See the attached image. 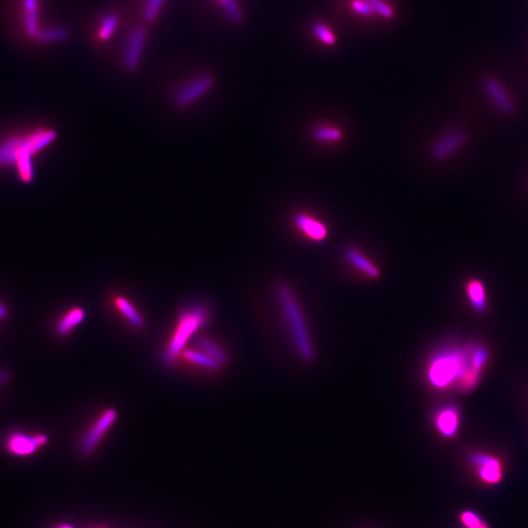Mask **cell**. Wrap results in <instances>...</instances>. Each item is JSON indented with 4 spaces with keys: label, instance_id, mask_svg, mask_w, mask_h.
Instances as JSON below:
<instances>
[{
    "label": "cell",
    "instance_id": "obj_16",
    "mask_svg": "<svg viewBox=\"0 0 528 528\" xmlns=\"http://www.w3.org/2000/svg\"><path fill=\"white\" fill-rule=\"evenodd\" d=\"M466 292L471 305L479 312H484L487 307L486 291L481 280L471 279L467 283Z\"/></svg>",
    "mask_w": 528,
    "mask_h": 528
},
{
    "label": "cell",
    "instance_id": "obj_14",
    "mask_svg": "<svg viewBox=\"0 0 528 528\" xmlns=\"http://www.w3.org/2000/svg\"><path fill=\"white\" fill-rule=\"evenodd\" d=\"M57 139V132L53 129H38L23 139L22 147L34 156L42 151Z\"/></svg>",
    "mask_w": 528,
    "mask_h": 528
},
{
    "label": "cell",
    "instance_id": "obj_30",
    "mask_svg": "<svg viewBox=\"0 0 528 528\" xmlns=\"http://www.w3.org/2000/svg\"><path fill=\"white\" fill-rule=\"evenodd\" d=\"M11 375L7 371H0V387L4 386L6 382H9Z\"/></svg>",
    "mask_w": 528,
    "mask_h": 528
},
{
    "label": "cell",
    "instance_id": "obj_27",
    "mask_svg": "<svg viewBox=\"0 0 528 528\" xmlns=\"http://www.w3.org/2000/svg\"><path fill=\"white\" fill-rule=\"evenodd\" d=\"M221 4L223 5L224 11H225L227 16L230 18L232 21L236 23L242 21L243 15H242L241 9H240L236 0H223V2H221Z\"/></svg>",
    "mask_w": 528,
    "mask_h": 528
},
{
    "label": "cell",
    "instance_id": "obj_1",
    "mask_svg": "<svg viewBox=\"0 0 528 528\" xmlns=\"http://www.w3.org/2000/svg\"><path fill=\"white\" fill-rule=\"evenodd\" d=\"M275 295L295 351L303 360L312 362L315 359V346L297 295L287 283L278 284Z\"/></svg>",
    "mask_w": 528,
    "mask_h": 528
},
{
    "label": "cell",
    "instance_id": "obj_10",
    "mask_svg": "<svg viewBox=\"0 0 528 528\" xmlns=\"http://www.w3.org/2000/svg\"><path fill=\"white\" fill-rule=\"evenodd\" d=\"M469 461L478 469L481 481L491 486L498 484L503 478V468L498 459L486 454L474 453L469 456Z\"/></svg>",
    "mask_w": 528,
    "mask_h": 528
},
{
    "label": "cell",
    "instance_id": "obj_21",
    "mask_svg": "<svg viewBox=\"0 0 528 528\" xmlns=\"http://www.w3.org/2000/svg\"><path fill=\"white\" fill-rule=\"evenodd\" d=\"M312 136L319 143L333 144V143H338L343 140L344 132L338 127L321 124L313 129Z\"/></svg>",
    "mask_w": 528,
    "mask_h": 528
},
{
    "label": "cell",
    "instance_id": "obj_6",
    "mask_svg": "<svg viewBox=\"0 0 528 528\" xmlns=\"http://www.w3.org/2000/svg\"><path fill=\"white\" fill-rule=\"evenodd\" d=\"M117 418V412L114 408H109L102 413L100 417L93 423V427L89 428L81 438L78 448L83 455H90L95 450L104 436L116 422Z\"/></svg>",
    "mask_w": 528,
    "mask_h": 528
},
{
    "label": "cell",
    "instance_id": "obj_13",
    "mask_svg": "<svg viewBox=\"0 0 528 528\" xmlns=\"http://www.w3.org/2000/svg\"><path fill=\"white\" fill-rule=\"evenodd\" d=\"M460 414L458 408L453 405L441 407L435 415V426L441 435L453 438L459 430Z\"/></svg>",
    "mask_w": 528,
    "mask_h": 528
},
{
    "label": "cell",
    "instance_id": "obj_35",
    "mask_svg": "<svg viewBox=\"0 0 528 528\" xmlns=\"http://www.w3.org/2000/svg\"><path fill=\"white\" fill-rule=\"evenodd\" d=\"M218 1H219V2H223V0H218Z\"/></svg>",
    "mask_w": 528,
    "mask_h": 528
},
{
    "label": "cell",
    "instance_id": "obj_17",
    "mask_svg": "<svg viewBox=\"0 0 528 528\" xmlns=\"http://www.w3.org/2000/svg\"><path fill=\"white\" fill-rule=\"evenodd\" d=\"M115 305L130 325L139 329L144 327V319L140 315L139 311L134 307V305L127 298L122 297V295L117 297L115 300Z\"/></svg>",
    "mask_w": 528,
    "mask_h": 528
},
{
    "label": "cell",
    "instance_id": "obj_32",
    "mask_svg": "<svg viewBox=\"0 0 528 528\" xmlns=\"http://www.w3.org/2000/svg\"><path fill=\"white\" fill-rule=\"evenodd\" d=\"M53 528H76V527H74V525L71 524H59L57 525V527H55Z\"/></svg>",
    "mask_w": 528,
    "mask_h": 528
},
{
    "label": "cell",
    "instance_id": "obj_31",
    "mask_svg": "<svg viewBox=\"0 0 528 528\" xmlns=\"http://www.w3.org/2000/svg\"><path fill=\"white\" fill-rule=\"evenodd\" d=\"M9 316V311L6 306L0 303V320H5Z\"/></svg>",
    "mask_w": 528,
    "mask_h": 528
},
{
    "label": "cell",
    "instance_id": "obj_12",
    "mask_svg": "<svg viewBox=\"0 0 528 528\" xmlns=\"http://www.w3.org/2000/svg\"><path fill=\"white\" fill-rule=\"evenodd\" d=\"M344 257L351 266L369 279L377 280L381 277V269L356 247H346L344 251Z\"/></svg>",
    "mask_w": 528,
    "mask_h": 528
},
{
    "label": "cell",
    "instance_id": "obj_26",
    "mask_svg": "<svg viewBox=\"0 0 528 528\" xmlns=\"http://www.w3.org/2000/svg\"><path fill=\"white\" fill-rule=\"evenodd\" d=\"M376 15H379L384 19L389 20L394 17V10L392 8V5L387 4L386 0H366Z\"/></svg>",
    "mask_w": 528,
    "mask_h": 528
},
{
    "label": "cell",
    "instance_id": "obj_8",
    "mask_svg": "<svg viewBox=\"0 0 528 528\" xmlns=\"http://www.w3.org/2000/svg\"><path fill=\"white\" fill-rule=\"evenodd\" d=\"M293 225L303 237L313 243H323L329 237L327 224L307 213H298L293 216Z\"/></svg>",
    "mask_w": 528,
    "mask_h": 528
},
{
    "label": "cell",
    "instance_id": "obj_25",
    "mask_svg": "<svg viewBox=\"0 0 528 528\" xmlns=\"http://www.w3.org/2000/svg\"><path fill=\"white\" fill-rule=\"evenodd\" d=\"M312 33L316 38H318L324 45H328V47L336 45V37L335 34L332 32L330 28L324 25L323 23H315L312 25Z\"/></svg>",
    "mask_w": 528,
    "mask_h": 528
},
{
    "label": "cell",
    "instance_id": "obj_34",
    "mask_svg": "<svg viewBox=\"0 0 528 528\" xmlns=\"http://www.w3.org/2000/svg\"><path fill=\"white\" fill-rule=\"evenodd\" d=\"M89 528H106V527H89Z\"/></svg>",
    "mask_w": 528,
    "mask_h": 528
},
{
    "label": "cell",
    "instance_id": "obj_9",
    "mask_svg": "<svg viewBox=\"0 0 528 528\" xmlns=\"http://www.w3.org/2000/svg\"><path fill=\"white\" fill-rule=\"evenodd\" d=\"M467 134L462 129H452L441 135L430 147V154L436 160L449 159L465 145Z\"/></svg>",
    "mask_w": 528,
    "mask_h": 528
},
{
    "label": "cell",
    "instance_id": "obj_3",
    "mask_svg": "<svg viewBox=\"0 0 528 528\" xmlns=\"http://www.w3.org/2000/svg\"><path fill=\"white\" fill-rule=\"evenodd\" d=\"M209 322L210 311L206 306L192 305L183 308L178 315L175 330L165 346L163 361L167 365H172L183 351L189 340Z\"/></svg>",
    "mask_w": 528,
    "mask_h": 528
},
{
    "label": "cell",
    "instance_id": "obj_22",
    "mask_svg": "<svg viewBox=\"0 0 528 528\" xmlns=\"http://www.w3.org/2000/svg\"><path fill=\"white\" fill-rule=\"evenodd\" d=\"M119 27V17L115 13H107L102 17L99 24L98 37L102 42H107L113 37Z\"/></svg>",
    "mask_w": 528,
    "mask_h": 528
},
{
    "label": "cell",
    "instance_id": "obj_15",
    "mask_svg": "<svg viewBox=\"0 0 528 528\" xmlns=\"http://www.w3.org/2000/svg\"><path fill=\"white\" fill-rule=\"evenodd\" d=\"M86 317V310L80 306L71 308L65 315L61 316L58 322L56 323V334L60 336H66L71 333L80 324L83 323Z\"/></svg>",
    "mask_w": 528,
    "mask_h": 528
},
{
    "label": "cell",
    "instance_id": "obj_24",
    "mask_svg": "<svg viewBox=\"0 0 528 528\" xmlns=\"http://www.w3.org/2000/svg\"><path fill=\"white\" fill-rule=\"evenodd\" d=\"M165 2V0H145L142 13L145 21L149 23V24L154 23L159 17Z\"/></svg>",
    "mask_w": 528,
    "mask_h": 528
},
{
    "label": "cell",
    "instance_id": "obj_19",
    "mask_svg": "<svg viewBox=\"0 0 528 528\" xmlns=\"http://www.w3.org/2000/svg\"><path fill=\"white\" fill-rule=\"evenodd\" d=\"M22 145V144H21ZM16 167L19 177L24 183H30L35 178V168L32 162V155L20 146L17 152Z\"/></svg>",
    "mask_w": 528,
    "mask_h": 528
},
{
    "label": "cell",
    "instance_id": "obj_5",
    "mask_svg": "<svg viewBox=\"0 0 528 528\" xmlns=\"http://www.w3.org/2000/svg\"><path fill=\"white\" fill-rule=\"evenodd\" d=\"M214 84V78L209 74L196 76L181 86L173 93L172 101L178 108L192 105L211 90Z\"/></svg>",
    "mask_w": 528,
    "mask_h": 528
},
{
    "label": "cell",
    "instance_id": "obj_2",
    "mask_svg": "<svg viewBox=\"0 0 528 528\" xmlns=\"http://www.w3.org/2000/svg\"><path fill=\"white\" fill-rule=\"evenodd\" d=\"M473 369L468 344L465 348L450 346L436 352L428 363L426 375L430 386L445 389L451 386L457 387L464 376Z\"/></svg>",
    "mask_w": 528,
    "mask_h": 528
},
{
    "label": "cell",
    "instance_id": "obj_23",
    "mask_svg": "<svg viewBox=\"0 0 528 528\" xmlns=\"http://www.w3.org/2000/svg\"><path fill=\"white\" fill-rule=\"evenodd\" d=\"M183 356L186 360L192 362V363L204 367V368L210 370H218L221 368V365L214 361L210 356H206L203 351H185L183 352Z\"/></svg>",
    "mask_w": 528,
    "mask_h": 528
},
{
    "label": "cell",
    "instance_id": "obj_29",
    "mask_svg": "<svg viewBox=\"0 0 528 528\" xmlns=\"http://www.w3.org/2000/svg\"><path fill=\"white\" fill-rule=\"evenodd\" d=\"M461 522L466 528H476L486 524L483 520L474 512L465 511L462 512Z\"/></svg>",
    "mask_w": 528,
    "mask_h": 528
},
{
    "label": "cell",
    "instance_id": "obj_33",
    "mask_svg": "<svg viewBox=\"0 0 528 528\" xmlns=\"http://www.w3.org/2000/svg\"><path fill=\"white\" fill-rule=\"evenodd\" d=\"M476 528H489V525L486 524H482L481 527H476Z\"/></svg>",
    "mask_w": 528,
    "mask_h": 528
},
{
    "label": "cell",
    "instance_id": "obj_11",
    "mask_svg": "<svg viewBox=\"0 0 528 528\" xmlns=\"http://www.w3.org/2000/svg\"><path fill=\"white\" fill-rule=\"evenodd\" d=\"M484 93L488 96L489 100L493 103L499 111L506 115H512L516 110L515 102L512 96L508 93L506 88L498 80L487 78L482 83Z\"/></svg>",
    "mask_w": 528,
    "mask_h": 528
},
{
    "label": "cell",
    "instance_id": "obj_18",
    "mask_svg": "<svg viewBox=\"0 0 528 528\" xmlns=\"http://www.w3.org/2000/svg\"><path fill=\"white\" fill-rule=\"evenodd\" d=\"M22 141L23 137L15 135L0 144V168L16 164L17 152Z\"/></svg>",
    "mask_w": 528,
    "mask_h": 528
},
{
    "label": "cell",
    "instance_id": "obj_7",
    "mask_svg": "<svg viewBox=\"0 0 528 528\" xmlns=\"http://www.w3.org/2000/svg\"><path fill=\"white\" fill-rule=\"evenodd\" d=\"M146 29L143 25H136L130 32L126 47H124V58H122L124 67L129 73L139 68L145 43H146Z\"/></svg>",
    "mask_w": 528,
    "mask_h": 528
},
{
    "label": "cell",
    "instance_id": "obj_28",
    "mask_svg": "<svg viewBox=\"0 0 528 528\" xmlns=\"http://www.w3.org/2000/svg\"><path fill=\"white\" fill-rule=\"evenodd\" d=\"M351 5V9L362 17L372 18L376 16V13L374 12L371 5L366 0H352Z\"/></svg>",
    "mask_w": 528,
    "mask_h": 528
},
{
    "label": "cell",
    "instance_id": "obj_20",
    "mask_svg": "<svg viewBox=\"0 0 528 528\" xmlns=\"http://www.w3.org/2000/svg\"><path fill=\"white\" fill-rule=\"evenodd\" d=\"M196 341H197L199 349L206 353V356H210L214 361L218 362L221 366H223L228 361L226 352L211 339L206 338V336H198Z\"/></svg>",
    "mask_w": 528,
    "mask_h": 528
},
{
    "label": "cell",
    "instance_id": "obj_4",
    "mask_svg": "<svg viewBox=\"0 0 528 528\" xmlns=\"http://www.w3.org/2000/svg\"><path fill=\"white\" fill-rule=\"evenodd\" d=\"M48 442L49 438L45 433L12 432L5 436L4 447L9 455L24 458L34 455Z\"/></svg>",
    "mask_w": 528,
    "mask_h": 528
}]
</instances>
